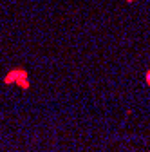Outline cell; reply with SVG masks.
Returning a JSON list of instances; mask_svg holds the SVG:
<instances>
[{
  "instance_id": "obj_1",
  "label": "cell",
  "mask_w": 150,
  "mask_h": 152,
  "mask_svg": "<svg viewBox=\"0 0 150 152\" xmlns=\"http://www.w3.org/2000/svg\"><path fill=\"white\" fill-rule=\"evenodd\" d=\"M4 84L5 85H18L20 89H24V91H27V89L31 87V81H29V74H27L25 69H13V71H9L7 74L4 76Z\"/></svg>"
},
{
  "instance_id": "obj_2",
  "label": "cell",
  "mask_w": 150,
  "mask_h": 152,
  "mask_svg": "<svg viewBox=\"0 0 150 152\" xmlns=\"http://www.w3.org/2000/svg\"><path fill=\"white\" fill-rule=\"evenodd\" d=\"M145 80H147V85L150 87V69H148V71L145 73Z\"/></svg>"
},
{
  "instance_id": "obj_3",
  "label": "cell",
  "mask_w": 150,
  "mask_h": 152,
  "mask_svg": "<svg viewBox=\"0 0 150 152\" xmlns=\"http://www.w3.org/2000/svg\"><path fill=\"white\" fill-rule=\"evenodd\" d=\"M127 2H134V0H127Z\"/></svg>"
}]
</instances>
